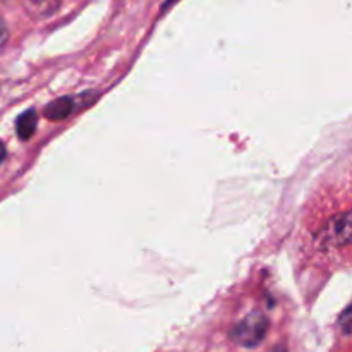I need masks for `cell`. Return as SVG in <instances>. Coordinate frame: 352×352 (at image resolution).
<instances>
[{
  "mask_svg": "<svg viewBox=\"0 0 352 352\" xmlns=\"http://www.w3.org/2000/svg\"><path fill=\"white\" fill-rule=\"evenodd\" d=\"M268 327H270V323H268L267 316L253 311L234 325L229 337L232 342L244 347V349H254L265 340L268 333Z\"/></svg>",
  "mask_w": 352,
  "mask_h": 352,
  "instance_id": "6da1fadb",
  "label": "cell"
},
{
  "mask_svg": "<svg viewBox=\"0 0 352 352\" xmlns=\"http://www.w3.org/2000/svg\"><path fill=\"white\" fill-rule=\"evenodd\" d=\"M351 213H340V215L333 217L318 234V246L323 250L347 246L351 243Z\"/></svg>",
  "mask_w": 352,
  "mask_h": 352,
  "instance_id": "7a4b0ae2",
  "label": "cell"
},
{
  "mask_svg": "<svg viewBox=\"0 0 352 352\" xmlns=\"http://www.w3.org/2000/svg\"><path fill=\"white\" fill-rule=\"evenodd\" d=\"M76 110V100L71 96H64V98H57L52 103L45 107V117L50 120H62L65 117L71 116Z\"/></svg>",
  "mask_w": 352,
  "mask_h": 352,
  "instance_id": "3957f363",
  "label": "cell"
},
{
  "mask_svg": "<svg viewBox=\"0 0 352 352\" xmlns=\"http://www.w3.org/2000/svg\"><path fill=\"white\" fill-rule=\"evenodd\" d=\"M62 6V0H28V12L34 19H47L54 16Z\"/></svg>",
  "mask_w": 352,
  "mask_h": 352,
  "instance_id": "277c9868",
  "label": "cell"
},
{
  "mask_svg": "<svg viewBox=\"0 0 352 352\" xmlns=\"http://www.w3.org/2000/svg\"><path fill=\"white\" fill-rule=\"evenodd\" d=\"M36 112L33 109L26 110L24 113H21L17 117V122H16V131H17V136L21 140H30L33 136V133L36 131Z\"/></svg>",
  "mask_w": 352,
  "mask_h": 352,
  "instance_id": "5b68a950",
  "label": "cell"
},
{
  "mask_svg": "<svg viewBox=\"0 0 352 352\" xmlns=\"http://www.w3.org/2000/svg\"><path fill=\"white\" fill-rule=\"evenodd\" d=\"M7 40H9V30H7V24L6 21L0 17V50H2L3 47H6Z\"/></svg>",
  "mask_w": 352,
  "mask_h": 352,
  "instance_id": "8992f818",
  "label": "cell"
},
{
  "mask_svg": "<svg viewBox=\"0 0 352 352\" xmlns=\"http://www.w3.org/2000/svg\"><path fill=\"white\" fill-rule=\"evenodd\" d=\"M6 155H7L6 146H3V143H0V164H2V162L6 160Z\"/></svg>",
  "mask_w": 352,
  "mask_h": 352,
  "instance_id": "52a82bcc",
  "label": "cell"
},
{
  "mask_svg": "<svg viewBox=\"0 0 352 352\" xmlns=\"http://www.w3.org/2000/svg\"><path fill=\"white\" fill-rule=\"evenodd\" d=\"M272 352H287V347H285V346H277Z\"/></svg>",
  "mask_w": 352,
  "mask_h": 352,
  "instance_id": "ba28073f",
  "label": "cell"
}]
</instances>
